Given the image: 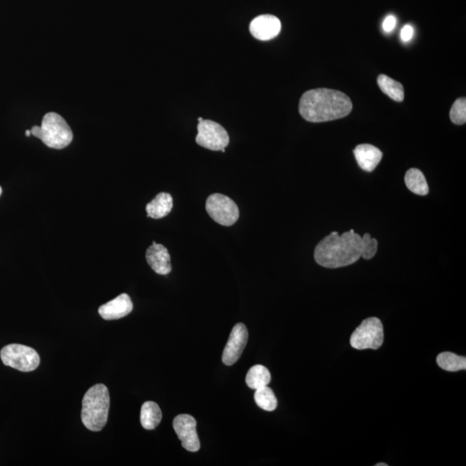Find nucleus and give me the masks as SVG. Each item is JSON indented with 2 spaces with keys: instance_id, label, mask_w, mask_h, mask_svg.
Wrapping results in <instances>:
<instances>
[{
  "instance_id": "obj_1",
  "label": "nucleus",
  "mask_w": 466,
  "mask_h": 466,
  "mask_svg": "<svg viewBox=\"0 0 466 466\" xmlns=\"http://www.w3.org/2000/svg\"><path fill=\"white\" fill-rule=\"evenodd\" d=\"M353 102L342 92L318 89L306 92L301 98L299 112L305 120L322 123L348 116Z\"/></svg>"
},
{
  "instance_id": "obj_2",
  "label": "nucleus",
  "mask_w": 466,
  "mask_h": 466,
  "mask_svg": "<svg viewBox=\"0 0 466 466\" xmlns=\"http://www.w3.org/2000/svg\"><path fill=\"white\" fill-rule=\"evenodd\" d=\"M362 255V237L353 230L339 235L332 232L320 241L315 250V259L319 265L338 269L358 262Z\"/></svg>"
},
{
  "instance_id": "obj_3",
  "label": "nucleus",
  "mask_w": 466,
  "mask_h": 466,
  "mask_svg": "<svg viewBox=\"0 0 466 466\" xmlns=\"http://www.w3.org/2000/svg\"><path fill=\"white\" fill-rule=\"evenodd\" d=\"M110 396L108 387L96 384L86 392L82 400V421L87 429L101 431L108 420Z\"/></svg>"
},
{
  "instance_id": "obj_4",
  "label": "nucleus",
  "mask_w": 466,
  "mask_h": 466,
  "mask_svg": "<svg viewBox=\"0 0 466 466\" xmlns=\"http://www.w3.org/2000/svg\"><path fill=\"white\" fill-rule=\"evenodd\" d=\"M30 132L34 137L43 141L48 147L62 150L70 145L73 132L62 116L56 113H49L43 118L41 126H33Z\"/></svg>"
},
{
  "instance_id": "obj_5",
  "label": "nucleus",
  "mask_w": 466,
  "mask_h": 466,
  "mask_svg": "<svg viewBox=\"0 0 466 466\" xmlns=\"http://www.w3.org/2000/svg\"><path fill=\"white\" fill-rule=\"evenodd\" d=\"M384 332L383 324L376 317L363 322L351 336V346L357 350H377L383 345Z\"/></svg>"
},
{
  "instance_id": "obj_6",
  "label": "nucleus",
  "mask_w": 466,
  "mask_h": 466,
  "mask_svg": "<svg viewBox=\"0 0 466 466\" xmlns=\"http://www.w3.org/2000/svg\"><path fill=\"white\" fill-rule=\"evenodd\" d=\"M0 357L4 365L23 372H33L40 365V357L37 351L19 344H11L4 347Z\"/></svg>"
},
{
  "instance_id": "obj_7",
  "label": "nucleus",
  "mask_w": 466,
  "mask_h": 466,
  "mask_svg": "<svg viewBox=\"0 0 466 466\" xmlns=\"http://www.w3.org/2000/svg\"><path fill=\"white\" fill-rule=\"evenodd\" d=\"M206 212L215 222L231 227L238 221L239 210L232 199L221 194H213L206 202Z\"/></svg>"
},
{
  "instance_id": "obj_8",
  "label": "nucleus",
  "mask_w": 466,
  "mask_h": 466,
  "mask_svg": "<svg viewBox=\"0 0 466 466\" xmlns=\"http://www.w3.org/2000/svg\"><path fill=\"white\" fill-rule=\"evenodd\" d=\"M196 143L213 151H221L228 146L230 137L222 125L212 120H202L198 124Z\"/></svg>"
},
{
  "instance_id": "obj_9",
  "label": "nucleus",
  "mask_w": 466,
  "mask_h": 466,
  "mask_svg": "<svg viewBox=\"0 0 466 466\" xmlns=\"http://www.w3.org/2000/svg\"><path fill=\"white\" fill-rule=\"evenodd\" d=\"M196 425V419L189 415H180L173 422L174 429L181 439L182 448L189 452L196 453L201 448Z\"/></svg>"
},
{
  "instance_id": "obj_10",
  "label": "nucleus",
  "mask_w": 466,
  "mask_h": 466,
  "mask_svg": "<svg viewBox=\"0 0 466 466\" xmlns=\"http://www.w3.org/2000/svg\"><path fill=\"white\" fill-rule=\"evenodd\" d=\"M248 341L247 328L243 323L237 324L232 328L230 337L225 345L222 361L228 366L234 365L241 357L244 349L246 348Z\"/></svg>"
},
{
  "instance_id": "obj_11",
  "label": "nucleus",
  "mask_w": 466,
  "mask_h": 466,
  "mask_svg": "<svg viewBox=\"0 0 466 466\" xmlns=\"http://www.w3.org/2000/svg\"><path fill=\"white\" fill-rule=\"evenodd\" d=\"M282 29L281 21L273 15H261L250 25L251 35L258 40L269 41L278 36Z\"/></svg>"
},
{
  "instance_id": "obj_12",
  "label": "nucleus",
  "mask_w": 466,
  "mask_h": 466,
  "mask_svg": "<svg viewBox=\"0 0 466 466\" xmlns=\"http://www.w3.org/2000/svg\"><path fill=\"white\" fill-rule=\"evenodd\" d=\"M132 309L131 298L127 294H121L115 299L102 305L99 308V314L106 320H118L131 314Z\"/></svg>"
},
{
  "instance_id": "obj_13",
  "label": "nucleus",
  "mask_w": 466,
  "mask_h": 466,
  "mask_svg": "<svg viewBox=\"0 0 466 466\" xmlns=\"http://www.w3.org/2000/svg\"><path fill=\"white\" fill-rule=\"evenodd\" d=\"M146 260L156 274L166 276L171 272L170 252L163 244L153 242L152 246L149 247L146 251Z\"/></svg>"
},
{
  "instance_id": "obj_14",
  "label": "nucleus",
  "mask_w": 466,
  "mask_h": 466,
  "mask_svg": "<svg viewBox=\"0 0 466 466\" xmlns=\"http://www.w3.org/2000/svg\"><path fill=\"white\" fill-rule=\"evenodd\" d=\"M358 166L366 172H372L383 158V152L372 144H359L354 150Z\"/></svg>"
},
{
  "instance_id": "obj_15",
  "label": "nucleus",
  "mask_w": 466,
  "mask_h": 466,
  "mask_svg": "<svg viewBox=\"0 0 466 466\" xmlns=\"http://www.w3.org/2000/svg\"><path fill=\"white\" fill-rule=\"evenodd\" d=\"M173 208V198L168 193H160L146 206L148 217L159 220L170 215Z\"/></svg>"
},
{
  "instance_id": "obj_16",
  "label": "nucleus",
  "mask_w": 466,
  "mask_h": 466,
  "mask_svg": "<svg viewBox=\"0 0 466 466\" xmlns=\"http://www.w3.org/2000/svg\"><path fill=\"white\" fill-rule=\"evenodd\" d=\"M163 414L158 404L146 402L141 408L140 421L144 429H155L161 422Z\"/></svg>"
},
{
  "instance_id": "obj_17",
  "label": "nucleus",
  "mask_w": 466,
  "mask_h": 466,
  "mask_svg": "<svg viewBox=\"0 0 466 466\" xmlns=\"http://www.w3.org/2000/svg\"><path fill=\"white\" fill-rule=\"evenodd\" d=\"M405 184L412 193L417 196H427L429 193L425 175L418 169H410L405 175Z\"/></svg>"
},
{
  "instance_id": "obj_18",
  "label": "nucleus",
  "mask_w": 466,
  "mask_h": 466,
  "mask_svg": "<svg viewBox=\"0 0 466 466\" xmlns=\"http://www.w3.org/2000/svg\"><path fill=\"white\" fill-rule=\"evenodd\" d=\"M270 380V370L265 366L261 365L252 366L246 378L248 387L255 389V391L259 388L265 387V386H268Z\"/></svg>"
},
{
  "instance_id": "obj_19",
  "label": "nucleus",
  "mask_w": 466,
  "mask_h": 466,
  "mask_svg": "<svg viewBox=\"0 0 466 466\" xmlns=\"http://www.w3.org/2000/svg\"><path fill=\"white\" fill-rule=\"evenodd\" d=\"M377 84L380 89L393 101L402 102L404 99V89L402 84L395 81L389 76L380 75L377 78Z\"/></svg>"
},
{
  "instance_id": "obj_20",
  "label": "nucleus",
  "mask_w": 466,
  "mask_h": 466,
  "mask_svg": "<svg viewBox=\"0 0 466 466\" xmlns=\"http://www.w3.org/2000/svg\"><path fill=\"white\" fill-rule=\"evenodd\" d=\"M437 364L446 372H456L466 369V358L446 351L438 355Z\"/></svg>"
},
{
  "instance_id": "obj_21",
  "label": "nucleus",
  "mask_w": 466,
  "mask_h": 466,
  "mask_svg": "<svg viewBox=\"0 0 466 466\" xmlns=\"http://www.w3.org/2000/svg\"><path fill=\"white\" fill-rule=\"evenodd\" d=\"M254 399L258 406L263 410L274 411L277 407V397L268 386L256 389Z\"/></svg>"
},
{
  "instance_id": "obj_22",
  "label": "nucleus",
  "mask_w": 466,
  "mask_h": 466,
  "mask_svg": "<svg viewBox=\"0 0 466 466\" xmlns=\"http://www.w3.org/2000/svg\"><path fill=\"white\" fill-rule=\"evenodd\" d=\"M450 118L453 124L458 125H465L466 122V99H458L453 103L450 111Z\"/></svg>"
},
{
  "instance_id": "obj_23",
  "label": "nucleus",
  "mask_w": 466,
  "mask_h": 466,
  "mask_svg": "<svg viewBox=\"0 0 466 466\" xmlns=\"http://www.w3.org/2000/svg\"><path fill=\"white\" fill-rule=\"evenodd\" d=\"M377 240L372 238L369 233H365L364 237H362L361 258L365 259V260L373 258L377 254Z\"/></svg>"
},
{
  "instance_id": "obj_24",
  "label": "nucleus",
  "mask_w": 466,
  "mask_h": 466,
  "mask_svg": "<svg viewBox=\"0 0 466 466\" xmlns=\"http://www.w3.org/2000/svg\"><path fill=\"white\" fill-rule=\"evenodd\" d=\"M396 25V19L392 15H389L387 18L384 19L383 23V28L385 32L389 33L391 32L393 30L395 29Z\"/></svg>"
},
{
  "instance_id": "obj_25",
  "label": "nucleus",
  "mask_w": 466,
  "mask_h": 466,
  "mask_svg": "<svg viewBox=\"0 0 466 466\" xmlns=\"http://www.w3.org/2000/svg\"><path fill=\"white\" fill-rule=\"evenodd\" d=\"M414 36V29L410 25H406L401 32V38L403 42H410Z\"/></svg>"
},
{
  "instance_id": "obj_26",
  "label": "nucleus",
  "mask_w": 466,
  "mask_h": 466,
  "mask_svg": "<svg viewBox=\"0 0 466 466\" xmlns=\"http://www.w3.org/2000/svg\"><path fill=\"white\" fill-rule=\"evenodd\" d=\"M25 134L27 137H30V135H32V132H30V130H28V131H26Z\"/></svg>"
},
{
  "instance_id": "obj_27",
  "label": "nucleus",
  "mask_w": 466,
  "mask_h": 466,
  "mask_svg": "<svg viewBox=\"0 0 466 466\" xmlns=\"http://www.w3.org/2000/svg\"><path fill=\"white\" fill-rule=\"evenodd\" d=\"M376 466H388V465L387 464L379 463V464H377Z\"/></svg>"
},
{
  "instance_id": "obj_28",
  "label": "nucleus",
  "mask_w": 466,
  "mask_h": 466,
  "mask_svg": "<svg viewBox=\"0 0 466 466\" xmlns=\"http://www.w3.org/2000/svg\"><path fill=\"white\" fill-rule=\"evenodd\" d=\"M202 120H203V118H198V121H199V122H201V121H202Z\"/></svg>"
},
{
  "instance_id": "obj_29",
  "label": "nucleus",
  "mask_w": 466,
  "mask_h": 466,
  "mask_svg": "<svg viewBox=\"0 0 466 466\" xmlns=\"http://www.w3.org/2000/svg\"><path fill=\"white\" fill-rule=\"evenodd\" d=\"M1 194H2V189L1 187H0V196H1Z\"/></svg>"
}]
</instances>
